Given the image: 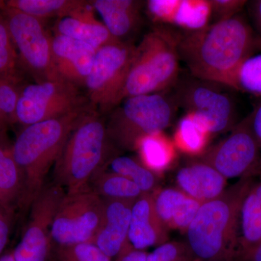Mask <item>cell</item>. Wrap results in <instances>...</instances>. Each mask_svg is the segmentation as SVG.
Listing matches in <instances>:
<instances>
[{"label": "cell", "mask_w": 261, "mask_h": 261, "mask_svg": "<svg viewBox=\"0 0 261 261\" xmlns=\"http://www.w3.org/2000/svg\"><path fill=\"white\" fill-rule=\"evenodd\" d=\"M257 175H261V159L258 166H257L256 169H255V173H254V176H257Z\"/></svg>", "instance_id": "obj_41"}, {"label": "cell", "mask_w": 261, "mask_h": 261, "mask_svg": "<svg viewBox=\"0 0 261 261\" xmlns=\"http://www.w3.org/2000/svg\"><path fill=\"white\" fill-rule=\"evenodd\" d=\"M142 3L135 0L91 1L111 35L120 41H123L138 27Z\"/></svg>", "instance_id": "obj_20"}, {"label": "cell", "mask_w": 261, "mask_h": 261, "mask_svg": "<svg viewBox=\"0 0 261 261\" xmlns=\"http://www.w3.org/2000/svg\"><path fill=\"white\" fill-rule=\"evenodd\" d=\"M3 10H0V75L20 74L18 54Z\"/></svg>", "instance_id": "obj_31"}, {"label": "cell", "mask_w": 261, "mask_h": 261, "mask_svg": "<svg viewBox=\"0 0 261 261\" xmlns=\"http://www.w3.org/2000/svg\"><path fill=\"white\" fill-rule=\"evenodd\" d=\"M261 242V181L247 194L240 212V237L235 261H240Z\"/></svg>", "instance_id": "obj_23"}, {"label": "cell", "mask_w": 261, "mask_h": 261, "mask_svg": "<svg viewBox=\"0 0 261 261\" xmlns=\"http://www.w3.org/2000/svg\"><path fill=\"white\" fill-rule=\"evenodd\" d=\"M89 186L103 200L135 202L145 194L128 178L106 169L96 174Z\"/></svg>", "instance_id": "obj_27"}, {"label": "cell", "mask_w": 261, "mask_h": 261, "mask_svg": "<svg viewBox=\"0 0 261 261\" xmlns=\"http://www.w3.org/2000/svg\"><path fill=\"white\" fill-rule=\"evenodd\" d=\"M58 261H111L94 243H82L71 246L56 247Z\"/></svg>", "instance_id": "obj_32"}, {"label": "cell", "mask_w": 261, "mask_h": 261, "mask_svg": "<svg viewBox=\"0 0 261 261\" xmlns=\"http://www.w3.org/2000/svg\"><path fill=\"white\" fill-rule=\"evenodd\" d=\"M150 18L195 32L209 25L211 6L208 0H149L146 3Z\"/></svg>", "instance_id": "obj_16"}, {"label": "cell", "mask_w": 261, "mask_h": 261, "mask_svg": "<svg viewBox=\"0 0 261 261\" xmlns=\"http://www.w3.org/2000/svg\"><path fill=\"white\" fill-rule=\"evenodd\" d=\"M23 86L20 74L0 75V143L9 144L7 130L16 123L17 104Z\"/></svg>", "instance_id": "obj_28"}, {"label": "cell", "mask_w": 261, "mask_h": 261, "mask_svg": "<svg viewBox=\"0 0 261 261\" xmlns=\"http://www.w3.org/2000/svg\"><path fill=\"white\" fill-rule=\"evenodd\" d=\"M11 148L10 144L0 143V206L14 215L24 207L25 182Z\"/></svg>", "instance_id": "obj_22"}, {"label": "cell", "mask_w": 261, "mask_h": 261, "mask_svg": "<svg viewBox=\"0 0 261 261\" xmlns=\"http://www.w3.org/2000/svg\"><path fill=\"white\" fill-rule=\"evenodd\" d=\"M65 191L51 182L44 185L30 205L28 224L13 251L15 261H50L51 228Z\"/></svg>", "instance_id": "obj_12"}, {"label": "cell", "mask_w": 261, "mask_h": 261, "mask_svg": "<svg viewBox=\"0 0 261 261\" xmlns=\"http://www.w3.org/2000/svg\"><path fill=\"white\" fill-rule=\"evenodd\" d=\"M6 8V1L0 0V10H4Z\"/></svg>", "instance_id": "obj_42"}, {"label": "cell", "mask_w": 261, "mask_h": 261, "mask_svg": "<svg viewBox=\"0 0 261 261\" xmlns=\"http://www.w3.org/2000/svg\"><path fill=\"white\" fill-rule=\"evenodd\" d=\"M134 202L104 200L102 219L93 243L111 258L130 246L128 231Z\"/></svg>", "instance_id": "obj_15"}, {"label": "cell", "mask_w": 261, "mask_h": 261, "mask_svg": "<svg viewBox=\"0 0 261 261\" xmlns=\"http://www.w3.org/2000/svg\"><path fill=\"white\" fill-rule=\"evenodd\" d=\"M18 54L19 67L36 83L61 80L53 64L51 39L44 20L13 8L3 10Z\"/></svg>", "instance_id": "obj_8"}, {"label": "cell", "mask_w": 261, "mask_h": 261, "mask_svg": "<svg viewBox=\"0 0 261 261\" xmlns=\"http://www.w3.org/2000/svg\"><path fill=\"white\" fill-rule=\"evenodd\" d=\"M176 182L180 190L202 203L225 191L226 178L210 165L198 161L178 170Z\"/></svg>", "instance_id": "obj_18"}, {"label": "cell", "mask_w": 261, "mask_h": 261, "mask_svg": "<svg viewBox=\"0 0 261 261\" xmlns=\"http://www.w3.org/2000/svg\"><path fill=\"white\" fill-rule=\"evenodd\" d=\"M0 261H15L13 251L6 252L0 257Z\"/></svg>", "instance_id": "obj_40"}, {"label": "cell", "mask_w": 261, "mask_h": 261, "mask_svg": "<svg viewBox=\"0 0 261 261\" xmlns=\"http://www.w3.org/2000/svg\"><path fill=\"white\" fill-rule=\"evenodd\" d=\"M226 87L261 96V54L249 57L239 65Z\"/></svg>", "instance_id": "obj_30"}, {"label": "cell", "mask_w": 261, "mask_h": 261, "mask_svg": "<svg viewBox=\"0 0 261 261\" xmlns=\"http://www.w3.org/2000/svg\"><path fill=\"white\" fill-rule=\"evenodd\" d=\"M90 106L80 87L63 80L24 85L17 104L16 123L24 126L59 118Z\"/></svg>", "instance_id": "obj_10"}, {"label": "cell", "mask_w": 261, "mask_h": 261, "mask_svg": "<svg viewBox=\"0 0 261 261\" xmlns=\"http://www.w3.org/2000/svg\"><path fill=\"white\" fill-rule=\"evenodd\" d=\"M255 182V176H243L219 197L201 204L185 232L197 260L235 261L242 205Z\"/></svg>", "instance_id": "obj_2"}, {"label": "cell", "mask_w": 261, "mask_h": 261, "mask_svg": "<svg viewBox=\"0 0 261 261\" xmlns=\"http://www.w3.org/2000/svg\"><path fill=\"white\" fill-rule=\"evenodd\" d=\"M108 136L106 122L92 107L81 116L53 170V183L74 192L89 186L98 173L118 154Z\"/></svg>", "instance_id": "obj_3"}, {"label": "cell", "mask_w": 261, "mask_h": 261, "mask_svg": "<svg viewBox=\"0 0 261 261\" xmlns=\"http://www.w3.org/2000/svg\"><path fill=\"white\" fill-rule=\"evenodd\" d=\"M250 126L261 149V103L250 114Z\"/></svg>", "instance_id": "obj_37"}, {"label": "cell", "mask_w": 261, "mask_h": 261, "mask_svg": "<svg viewBox=\"0 0 261 261\" xmlns=\"http://www.w3.org/2000/svg\"><path fill=\"white\" fill-rule=\"evenodd\" d=\"M260 159V147L252 132L249 115L226 138L206 149L199 161L210 165L227 179L254 176Z\"/></svg>", "instance_id": "obj_13"}, {"label": "cell", "mask_w": 261, "mask_h": 261, "mask_svg": "<svg viewBox=\"0 0 261 261\" xmlns=\"http://www.w3.org/2000/svg\"><path fill=\"white\" fill-rule=\"evenodd\" d=\"M91 106L53 119L24 126L13 145L12 153L25 182L24 207L42 190L46 177L55 166L81 116Z\"/></svg>", "instance_id": "obj_4"}, {"label": "cell", "mask_w": 261, "mask_h": 261, "mask_svg": "<svg viewBox=\"0 0 261 261\" xmlns=\"http://www.w3.org/2000/svg\"><path fill=\"white\" fill-rule=\"evenodd\" d=\"M55 34H61L85 43L97 49L115 39L104 24L95 18L65 17L58 19L55 25Z\"/></svg>", "instance_id": "obj_24"}, {"label": "cell", "mask_w": 261, "mask_h": 261, "mask_svg": "<svg viewBox=\"0 0 261 261\" xmlns=\"http://www.w3.org/2000/svg\"><path fill=\"white\" fill-rule=\"evenodd\" d=\"M154 207L168 229L186 232L202 202L179 189L157 190L152 193Z\"/></svg>", "instance_id": "obj_19"}, {"label": "cell", "mask_w": 261, "mask_h": 261, "mask_svg": "<svg viewBox=\"0 0 261 261\" xmlns=\"http://www.w3.org/2000/svg\"><path fill=\"white\" fill-rule=\"evenodd\" d=\"M135 48L130 43L115 40L97 49L84 87L89 104L98 113L108 112L123 100Z\"/></svg>", "instance_id": "obj_7"}, {"label": "cell", "mask_w": 261, "mask_h": 261, "mask_svg": "<svg viewBox=\"0 0 261 261\" xmlns=\"http://www.w3.org/2000/svg\"><path fill=\"white\" fill-rule=\"evenodd\" d=\"M104 200L87 186L65 192L57 209L51 228L56 247L93 243L102 219Z\"/></svg>", "instance_id": "obj_9"}, {"label": "cell", "mask_w": 261, "mask_h": 261, "mask_svg": "<svg viewBox=\"0 0 261 261\" xmlns=\"http://www.w3.org/2000/svg\"><path fill=\"white\" fill-rule=\"evenodd\" d=\"M118 106L106 126L113 145L127 151L136 150L141 140L168 128L177 107L174 97L163 92L127 97Z\"/></svg>", "instance_id": "obj_6"}, {"label": "cell", "mask_w": 261, "mask_h": 261, "mask_svg": "<svg viewBox=\"0 0 261 261\" xmlns=\"http://www.w3.org/2000/svg\"><path fill=\"white\" fill-rule=\"evenodd\" d=\"M6 6L44 20L65 17L88 18L93 15L94 10L91 2L82 0H10L6 1Z\"/></svg>", "instance_id": "obj_21"}, {"label": "cell", "mask_w": 261, "mask_h": 261, "mask_svg": "<svg viewBox=\"0 0 261 261\" xmlns=\"http://www.w3.org/2000/svg\"><path fill=\"white\" fill-rule=\"evenodd\" d=\"M108 168L110 171L124 176L135 183L143 193L152 194L158 190L157 174L133 158L116 155L108 163L106 169Z\"/></svg>", "instance_id": "obj_29"}, {"label": "cell", "mask_w": 261, "mask_h": 261, "mask_svg": "<svg viewBox=\"0 0 261 261\" xmlns=\"http://www.w3.org/2000/svg\"><path fill=\"white\" fill-rule=\"evenodd\" d=\"M136 150L140 162L157 175L168 169L176 159V147L163 132L141 140Z\"/></svg>", "instance_id": "obj_25"}, {"label": "cell", "mask_w": 261, "mask_h": 261, "mask_svg": "<svg viewBox=\"0 0 261 261\" xmlns=\"http://www.w3.org/2000/svg\"><path fill=\"white\" fill-rule=\"evenodd\" d=\"M51 51L58 78L80 88L84 87L97 49L72 38L55 34L51 39Z\"/></svg>", "instance_id": "obj_14"}, {"label": "cell", "mask_w": 261, "mask_h": 261, "mask_svg": "<svg viewBox=\"0 0 261 261\" xmlns=\"http://www.w3.org/2000/svg\"><path fill=\"white\" fill-rule=\"evenodd\" d=\"M211 134L200 119L187 113L178 121L173 144L176 148L190 155H202L206 151Z\"/></svg>", "instance_id": "obj_26"}, {"label": "cell", "mask_w": 261, "mask_h": 261, "mask_svg": "<svg viewBox=\"0 0 261 261\" xmlns=\"http://www.w3.org/2000/svg\"><path fill=\"white\" fill-rule=\"evenodd\" d=\"M240 261H261V242Z\"/></svg>", "instance_id": "obj_39"}, {"label": "cell", "mask_w": 261, "mask_h": 261, "mask_svg": "<svg viewBox=\"0 0 261 261\" xmlns=\"http://www.w3.org/2000/svg\"><path fill=\"white\" fill-rule=\"evenodd\" d=\"M219 85L193 77V80L179 84L174 96L177 106L200 119L211 135L231 130L236 126L235 102Z\"/></svg>", "instance_id": "obj_11"}, {"label": "cell", "mask_w": 261, "mask_h": 261, "mask_svg": "<svg viewBox=\"0 0 261 261\" xmlns=\"http://www.w3.org/2000/svg\"><path fill=\"white\" fill-rule=\"evenodd\" d=\"M13 216L0 206V257L3 255L9 241Z\"/></svg>", "instance_id": "obj_35"}, {"label": "cell", "mask_w": 261, "mask_h": 261, "mask_svg": "<svg viewBox=\"0 0 261 261\" xmlns=\"http://www.w3.org/2000/svg\"><path fill=\"white\" fill-rule=\"evenodd\" d=\"M168 230L155 210L152 194H144L134 202L128 231V241L134 248L144 250L167 243Z\"/></svg>", "instance_id": "obj_17"}, {"label": "cell", "mask_w": 261, "mask_h": 261, "mask_svg": "<svg viewBox=\"0 0 261 261\" xmlns=\"http://www.w3.org/2000/svg\"><path fill=\"white\" fill-rule=\"evenodd\" d=\"M179 61L178 36L164 29L147 33L136 46L123 100L134 96L161 93L176 84Z\"/></svg>", "instance_id": "obj_5"}, {"label": "cell", "mask_w": 261, "mask_h": 261, "mask_svg": "<svg viewBox=\"0 0 261 261\" xmlns=\"http://www.w3.org/2000/svg\"><path fill=\"white\" fill-rule=\"evenodd\" d=\"M261 47V38L240 14L178 36L180 59L192 76L226 87L237 68Z\"/></svg>", "instance_id": "obj_1"}, {"label": "cell", "mask_w": 261, "mask_h": 261, "mask_svg": "<svg viewBox=\"0 0 261 261\" xmlns=\"http://www.w3.org/2000/svg\"><path fill=\"white\" fill-rule=\"evenodd\" d=\"M147 261H200L186 243L167 242L147 255Z\"/></svg>", "instance_id": "obj_33"}, {"label": "cell", "mask_w": 261, "mask_h": 261, "mask_svg": "<svg viewBox=\"0 0 261 261\" xmlns=\"http://www.w3.org/2000/svg\"><path fill=\"white\" fill-rule=\"evenodd\" d=\"M213 23L232 18L240 14L247 1L243 0H210Z\"/></svg>", "instance_id": "obj_34"}, {"label": "cell", "mask_w": 261, "mask_h": 261, "mask_svg": "<svg viewBox=\"0 0 261 261\" xmlns=\"http://www.w3.org/2000/svg\"><path fill=\"white\" fill-rule=\"evenodd\" d=\"M147 252L136 250L130 245L116 257V261H147Z\"/></svg>", "instance_id": "obj_36"}, {"label": "cell", "mask_w": 261, "mask_h": 261, "mask_svg": "<svg viewBox=\"0 0 261 261\" xmlns=\"http://www.w3.org/2000/svg\"><path fill=\"white\" fill-rule=\"evenodd\" d=\"M249 11L261 38V0L248 3Z\"/></svg>", "instance_id": "obj_38"}]
</instances>
